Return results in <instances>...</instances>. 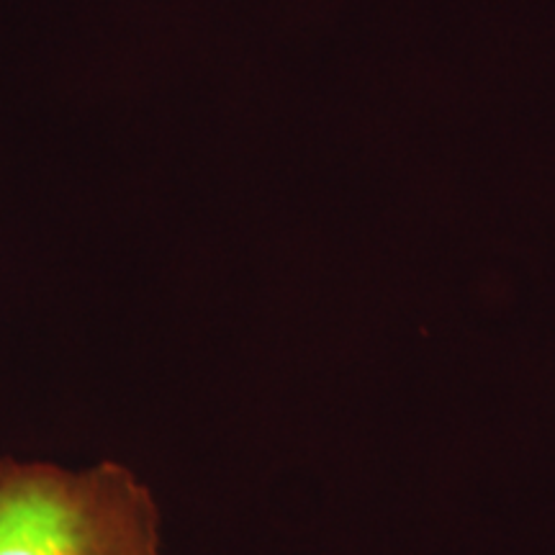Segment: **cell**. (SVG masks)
Listing matches in <instances>:
<instances>
[{
    "label": "cell",
    "instance_id": "obj_1",
    "mask_svg": "<svg viewBox=\"0 0 555 555\" xmlns=\"http://www.w3.org/2000/svg\"><path fill=\"white\" fill-rule=\"evenodd\" d=\"M0 555H163L159 506L124 463L0 455Z\"/></svg>",
    "mask_w": 555,
    "mask_h": 555
}]
</instances>
